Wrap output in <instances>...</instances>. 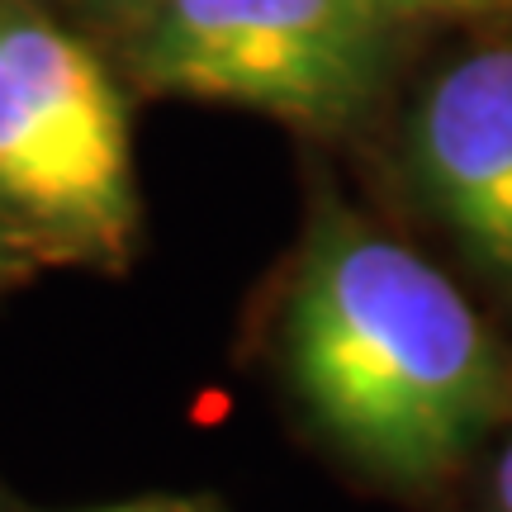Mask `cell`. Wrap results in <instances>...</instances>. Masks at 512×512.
<instances>
[{
    "mask_svg": "<svg viewBox=\"0 0 512 512\" xmlns=\"http://www.w3.org/2000/svg\"><path fill=\"white\" fill-rule=\"evenodd\" d=\"M313 422L394 484L451 475L512 408V356L408 242L351 214L313 228L285 313Z\"/></svg>",
    "mask_w": 512,
    "mask_h": 512,
    "instance_id": "1",
    "label": "cell"
},
{
    "mask_svg": "<svg viewBox=\"0 0 512 512\" xmlns=\"http://www.w3.org/2000/svg\"><path fill=\"white\" fill-rule=\"evenodd\" d=\"M384 29L361 0H152L138 76L294 128H342L380 91Z\"/></svg>",
    "mask_w": 512,
    "mask_h": 512,
    "instance_id": "2",
    "label": "cell"
},
{
    "mask_svg": "<svg viewBox=\"0 0 512 512\" xmlns=\"http://www.w3.org/2000/svg\"><path fill=\"white\" fill-rule=\"evenodd\" d=\"M0 204L105 256L138 223L124 95L81 38L24 10H0Z\"/></svg>",
    "mask_w": 512,
    "mask_h": 512,
    "instance_id": "3",
    "label": "cell"
},
{
    "mask_svg": "<svg viewBox=\"0 0 512 512\" xmlns=\"http://www.w3.org/2000/svg\"><path fill=\"white\" fill-rule=\"evenodd\" d=\"M408 162L441 228L512 294V43L456 57L422 91Z\"/></svg>",
    "mask_w": 512,
    "mask_h": 512,
    "instance_id": "4",
    "label": "cell"
},
{
    "mask_svg": "<svg viewBox=\"0 0 512 512\" xmlns=\"http://www.w3.org/2000/svg\"><path fill=\"white\" fill-rule=\"evenodd\" d=\"M370 15L384 24L399 19H422V15H484V10H508L512 0H361Z\"/></svg>",
    "mask_w": 512,
    "mask_h": 512,
    "instance_id": "5",
    "label": "cell"
},
{
    "mask_svg": "<svg viewBox=\"0 0 512 512\" xmlns=\"http://www.w3.org/2000/svg\"><path fill=\"white\" fill-rule=\"evenodd\" d=\"M95 512H214L209 498H133V503H114V508Z\"/></svg>",
    "mask_w": 512,
    "mask_h": 512,
    "instance_id": "6",
    "label": "cell"
},
{
    "mask_svg": "<svg viewBox=\"0 0 512 512\" xmlns=\"http://www.w3.org/2000/svg\"><path fill=\"white\" fill-rule=\"evenodd\" d=\"M489 512H512V441L498 451L489 475Z\"/></svg>",
    "mask_w": 512,
    "mask_h": 512,
    "instance_id": "7",
    "label": "cell"
}]
</instances>
